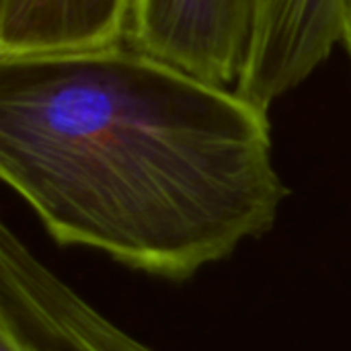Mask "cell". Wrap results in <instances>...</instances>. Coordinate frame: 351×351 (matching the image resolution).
Wrapping results in <instances>:
<instances>
[{
  "mask_svg": "<svg viewBox=\"0 0 351 351\" xmlns=\"http://www.w3.org/2000/svg\"><path fill=\"white\" fill-rule=\"evenodd\" d=\"M0 177L58 247L173 284L290 195L267 111L128 41L0 58Z\"/></svg>",
  "mask_w": 351,
  "mask_h": 351,
  "instance_id": "6da1fadb",
  "label": "cell"
},
{
  "mask_svg": "<svg viewBox=\"0 0 351 351\" xmlns=\"http://www.w3.org/2000/svg\"><path fill=\"white\" fill-rule=\"evenodd\" d=\"M251 27L253 0H130L123 41L204 80L237 86Z\"/></svg>",
  "mask_w": 351,
  "mask_h": 351,
  "instance_id": "7a4b0ae2",
  "label": "cell"
},
{
  "mask_svg": "<svg viewBox=\"0 0 351 351\" xmlns=\"http://www.w3.org/2000/svg\"><path fill=\"white\" fill-rule=\"evenodd\" d=\"M343 0H253V27L239 95L269 113L341 43Z\"/></svg>",
  "mask_w": 351,
  "mask_h": 351,
  "instance_id": "3957f363",
  "label": "cell"
},
{
  "mask_svg": "<svg viewBox=\"0 0 351 351\" xmlns=\"http://www.w3.org/2000/svg\"><path fill=\"white\" fill-rule=\"evenodd\" d=\"M6 304L51 351H158L90 304L41 259L16 269Z\"/></svg>",
  "mask_w": 351,
  "mask_h": 351,
  "instance_id": "277c9868",
  "label": "cell"
},
{
  "mask_svg": "<svg viewBox=\"0 0 351 351\" xmlns=\"http://www.w3.org/2000/svg\"><path fill=\"white\" fill-rule=\"evenodd\" d=\"M128 16L130 0H0V58L113 45Z\"/></svg>",
  "mask_w": 351,
  "mask_h": 351,
  "instance_id": "5b68a950",
  "label": "cell"
},
{
  "mask_svg": "<svg viewBox=\"0 0 351 351\" xmlns=\"http://www.w3.org/2000/svg\"><path fill=\"white\" fill-rule=\"evenodd\" d=\"M0 351H51L8 308L0 306Z\"/></svg>",
  "mask_w": 351,
  "mask_h": 351,
  "instance_id": "8992f818",
  "label": "cell"
},
{
  "mask_svg": "<svg viewBox=\"0 0 351 351\" xmlns=\"http://www.w3.org/2000/svg\"><path fill=\"white\" fill-rule=\"evenodd\" d=\"M341 43L346 45L351 60V0H343V10H341Z\"/></svg>",
  "mask_w": 351,
  "mask_h": 351,
  "instance_id": "52a82bcc",
  "label": "cell"
}]
</instances>
